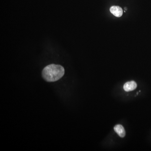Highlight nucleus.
Instances as JSON below:
<instances>
[{
	"label": "nucleus",
	"instance_id": "nucleus-1",
	"mask_svg": "<svg viewBox=\"0 0 151 151\" xmlns=\"http://www.w3.org/2000/svg\"><path fill=\"white\" fill-rule=\"evenodd\" d=\"M64 73L65 70L62 66L52 64L44 68L42 71V76L47 82H54L62 78Z\"/></svg>",
	"mask_w": 151,
	"mask_h": 151
},
{
	"label": "nucleus",
	"instance_id": "nucleus-2",
	"mask_svg": "<svg viewBox=\"0 0 151 151\" xmlns=\"http://www.w3.org/2000/svg\"><path fill=\"white\" fill-rule=\"evenodd\" d=\"M110 12L113 15L117 17H122L123 14V9L121 7L119 6H113L111 7Z\"/></svg>",
	"mask_w": 151,
	"mask_h": 151
},
{
	"label": "nucleus",
	"instance_id": "nucleus-3",
	"mask_svg": "<svg viewBox=\"0 0 151 151\" xmlns=\"http://www.w3.org/2000/svg\"><path fill=\"white\" fill-rule=\"evenodd\" d=\"M137 87V84L134 81L127 82L124 84V89L126 92H130L136 89Z\"/></svg>",
	"mask_w": 151,
	"mask_h": 151
},
{
	"label": "nucleus",
	"instance_id": "nucleus-4",
	"mask_svg": "<svg viewBox=\"0 0 151 151\" xmlns=\"http://www.w3.org/2000/svg\"><path fill=\"white\" fill-rule=\"evenodd\" d=\"M114 129L115 132L119 135V137L122 138L125 137L126 135V132H125L124 127L122 125H120V124L116 125L114 127Z\"/></svg>",
	"mask_w": 151,
	"mask_h": 151
}]
</instances>
